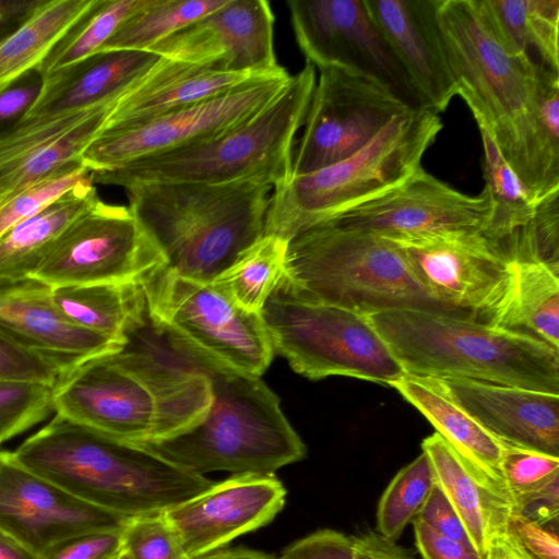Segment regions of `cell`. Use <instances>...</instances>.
<instances>
[{"instance_id": "cell-28", "label": "cell", "mask_w": 559, "mask_h": 559, "mask_svg": "<svg viewBox=\"0 0 559 559\" xmlns=\"http://www.w3.org/2000/svg\"><path fill=\"white\" fill-rule=\"evenodd\" d=\"M91 176L0 238V280L31 277L66 228L97 200Z\"/></svg>"}, {"instance_id": "cell-55", "label": "cell", "mask_w": 559, "mask_h": 559, "mask_svg": "<svg viewBox=\"0 0 559 559\" xmlns=\"http://www.w3.org/2000/svg\"><path fill=\"white\" fill-rule=\"evenodd\" d=\"M36 554L0 530V559H39Z\"/></svg>"}, {"instance_id": "cell-16", "label": "cell", "mask_w": 559, "mask_h": 559, "mask_svg": "<svg viewBox=\"0 0 559 559\" xmlns=\"http://www.w3.org/2000/svg\"><path fill=\"white\" fill-rule=\"evenodd\" d=\"M287 5L307 62L318 69L337 67L359 73L391 90L413 110L427 108L364 0H289Z\"/></svg>"}, {"instance_id": "cell-21", "label": "cell", "mask_w": 559, "mask_h": 559, "mask_svg": "<svg viewBox=\"0 0 559 559\" xmlns=\"http://www.w3.org/2000/svg\"><path fill=\"white\" fill-rule=\"evenodd\" d=\"M0 334L69 369L123 346L69 321L50 286L33 277L0 280Z\"/></svg>"}, {"instance_id": "cell-23", "label": "cell", "mask_w": 559, "mask_h": 559, "mask_svg": "<svg viewBox=\"0 0 559 559\" xmlns=\"http://www.w3.org/2000/svg\"><path fill=\"white\" fill-rule=\"evenodd\" d=\"M504 445L559 457V395L462 378L438 379Z\"/></svg>"}, {"instance_id": "cell-24", "label": "cell", "mask_w": 559, "mask_h": 559, "mask_svg": "<svg viewBox=\"0 0 559 559\" xmlns=\"http://www.w3.org/2000/svg\"><path fill=\"white\" fill-rule=\"evenodd\" d=\"M255 78L261 76L225 72L160 57L117 99L102 131L145 122L222 95Z\"/></svg>"}, {"instance_id": "cell-49", "label": "cell", "mask_w": 559, "mask_h": 559, "mask_svg": "<svg viewBox=\"0 0 559 559\" xmlns=\"http://www.w3.org/2000/svg\"><path fill=\"white\" fill-rule=\"evenodd\" d=\"M416 519L420 520L443 536L474 549L469 536L457 513L436 483Z\"/></svg>"}, {"instance_id": "cell-52", "label": "cell", "mask_w": 559, "mask_h": 559, "mask_svg": "<svg viewBox=\"0 0 559 559\" xmlns=\"http://www.w3.org/2000/svg\"><path fill=\"white\" fill-rule=\"evenodd\" d=\"M353 559H416L406 549L402 548L378 532L352 536Z\"/></svg>"}, {"instance_id": "cell-12", "label": "cell", "mask_w": 559, "mask_h": 559, "mask_svg": "<svg viewBox=\"0 0 559 559\" xmlns=\"http://www.w3.org/2000/svg\"><path fill=\"white\" fill-rule=\"evenodd\" d=\"M164 265L163 254L130 209L98 199L66 228L31 277L50 287L140 285Z\"/></svg>"}, {"instance_id": "cell-48", "label": "cell", "mask_w": 559, "mask_h": 559, "mask_svg": "<svg viewBox=\"0 0 559 559\" xmlns=\"http://www.w3.org/2000/svg\"><path fill=\"white\" fill-rule=\"evenodd\" d=\"M507 531L532 559H559L558 526L512 512Z\"/></svg>"}, {"instance_id": "cell-40", "label": "cell", "mask_w": 559, "mask_h": 559, "mask_svg": "<svg viewBox=\"0 0 559 559\" xmlns=\"http://www.w3.org/2000/svg\"><path fill=\"white\" fill-rule=\"evenodd\" d=\"M53 390L40 382L0 380V444L53 412Z\"/></svg>"}, {"instance_id": "cell-37", "label": "cell", "mask_w": 559, "mask_h": 559, "mask_svg": "<svg viewBox=\"0 0 559 559\" xmlns=\"http://www.w3.org/2000/svg\"><path fill=\"white\" fill-rule=\"evenodd\" d=\"M147 0H97L59 40L38 69L41 80L94 55Z\"/></svg>"}, {"instance_id": "cell-30", "label": "cell", "mask_w": 559, "mask_h": 559, "mask_svg": "<svg viewBox=\"0 0 559 559\" xmlns=\"http://www.w3.org/2000/svg\"><path fill=\"white\" fill-rule=\"evenodd\" d=\"M97 0H41L28 17L0 41V92L38 71L59 40Z\"/></svg>"}, {"instance_id": "cell-9", "label": "cell", "mask_w": 559, "mask_h": 559, "mask_svg": "<svg viewBox=\"0 0 559 559\" xmlns=\"http://www.w3.org/2000/svg\"><path fill=\"white\" fill-rule=\"evenodd\" d=\"M442 127L435 110H413L395 118L352 156L292 176L270 195L262 236L288 242L304 230L399 186L421 168L423 157Z\"/></svg>"}, {"instance_id": "cell-13", "label": "cell", "mask_w": 559, "mask_h": 559, "mask_svg": "<svg viewBox=\"0 0 559 559\" xmlns=\"http://www.w3.org/2000/svg\"><path fill=\"white\" fill-rule=\"evenodd\" d=\"M319 79L293 150L292 176L336 164L366 146L413 109L391 90L359 73L319 69Z\"/></svg>"}, {"instance_id": "cell-44", "label": "cell", "mask_w": 559, "mask_h": 559, "mask_svg": "<svg viewBox=\"0 0 559 559\" xmlns=\"http://www.w3.org/2000/svg\"><path fill=\"white\" fill-rule=\"evenodd\" d=\"M70 370L0 334V380L32 381L56 386Z\"/></svg>"}, {"instance_id": "cell-35", "label": "cell", "mask_w": 559, "mask_h": 559, "mask_svg": "<svg viewBox=\"0 0 559 559\" xmlns=\"http://www.w3.org/2000/svg\"><path fill=\"white\" fill-rule=\"evenodd\" d=\"M484 147V178L490 215L481 233L497 243L533 218L537 202L502 157L497 146L479 131Z\"/></svg>"}, {"instance_id": "cell-54", "label": "cell", "mask_w": 559, "mask_h": 559, "mask_svg": "<svg viewBox=\"0 0 559 559\" xmlns=\"http://www.w3.org/2000/svg\"><path fill=\"white\" fill-rule=\"evenodd\" d=\"M485 559H532L508 531L489 540Z\"/></svg>"}, {"instance_id": "cell-20", "label": "cell", "mask_w": 559, "mask_h": 559, "mask_svg": "<svg viewBox=\"0 0 559 559\" xmlns=\"http://www.w3.org/2000/svg\"><path fill=\"white\" fill-rule=\"evenodd\" d=\"M285 498L286 489L275 475H231L163 513L186 556L198 559L269 524Z\"/></svg>"}, {"instance_id": "cell-39", "label": "cell", "mask_w": 559, "mask_h": 559, "mask_svg": "<svg viewBox=\"0 0 559 559\" xmlns=\"http://www.w3.org/2000/svg\"><path fill=\"white\" fill-rule=\"evenodd\" d=\"M121 95L83 109L19 120L0 131V170L68 133Z\"/></svg>"}, {"instance_id": "cell-56", "label": "cell", "mask_w": 559, "mask_h": 559, "mask_svg": "<svg viewBox=\"0 0 559 559\" xmlns=\"http://www.w3.org/2000/svg\"><path fill=\"white\" fill-rule=\"evenodd\" d=\"M198 559H276L263 552L249 549L218 550Z\"/></svg>"}, {"instance_id": "cell-29", "label": "cell", "mask_w": 559, "mask_h": 559, "mask_svg": "<svg viewBox=\"0 0 559 559\" xmlns=\"http://www.w3.org/2000/svg\"><path fill=\"white\" fill-rule=\"evenodd\" d=\"M510 284L490 324L530 333L559 349V271L510 260Z\"/></svg>"}, {"instance_id": "cell-45", "label": "cell", "mask_w": 559, "mask_h": 559, "mask_svg": "<svg viewBox=\"0 0 559 559\" xmlns=\"http://www.w3.org/2000/svg\"><path fill=\"white\" fill-rule=\"evenodd\" d=\"M521 234L532 260L559 271V191L538 202Z\"/></svg>"}, {"instance_id": "cell-34", "label": "cell", "mask_w": 559, "mask_h": 559, "mask_svg": "<svg viewBox=\"0 0 559 559\" xmlns=\"http://www.w3.org/2000/svg\"><path fill=\"white\" fill-rule=\"evenodd\" d=\"M512 43L534 62L559 72V0H487Z\"/></svg>"}, {"instance_id": "cell-19", "label": "cell", "mask_w": 559, "mask_h": 559, "mask_svg": "<svg viewBox=\"0 0 559 559\" xmlns=\"http://www.w3.org/2000/svg\"><path fill=\"white\" fill-rule=\"evenodd\" d=\"M489 215L485 190L465 194L421 167L399 186L320 224L396 237L456 228L483 230Z\"/></svg>"}, {"instance_id": "cell-47", "label": "cell", "mask_w": 559, "mask_h": 559, "mask_svg": "<svg viewBox=\"0 0 559 559\" xmlns=\"http://www.w3.org/2000/svg\"><path fill=\"white\" fill-rule=\"evenodd\" d=\"M277 559H353V538L323 528L296 540Z\"/></svg>"}, {"instance_id": "cell-6", "label": "cell", "mask_w": 559, "mask_h": 559, "mask_svg": "<svg viewBox=\"0 0 559 559\" xmlns=\"http://www.w3.org/2000/svg\"><path fill=\"white\" fill-rule=\"evenodd\" d=\"M123 189L166 267L204 283L262 237L273 190L258 181L146 182Z\"/></svg>"}, {"instance_id": "cell-41", "label": "cell", "mask_w": 559, "mask_h": 559, "mask_svg": "<svg viewBox=\"0 0 559 559\" xmlns=\"http://www.w3.org/2000/svg\"><path fill=\"white\" fill-rule=\"evenodd\" d=\"M90 176L91 171L82 163H78L11 197L0 205V238L21 222L40 213Z\"/></svg>"}, {"instance_id": "cell-5", "label": "cell", "mask_w": 559, "mask_h": 559, "mask_svg": "<svg viewBox=\"0 0 559 559\" xmlns=\"http://www.w3.org/2000/svg\"><path fill=\"white\" fill-rule=\"evenodd\" d=\"M367 317L405 373L559 395V349L530 333L425 309Z\"/></svg>"}, {"instance_id": "cell-1", "label": "cell", "mask_w": 559, "mask_h": 559, "mask_svg": "<svg viewBox=\"0 0 559 559\" xmlns=\"http://www.w3.org/2000/svg\"><path fill=\"white\" fill-rule=\"evenodd\" d=\"M438 22L457 95L479 131L534 201L558 192L559 131L539 118V63L506 35L487 0H439Z\"/></svg>"}, {"instance_id": "cell-57", "label": "cell", "mask_w": 559, "mask_h": 559, "mask_svg": "<svg viewBox=\"0 0 559 559\" xmlns=\"http://www.w3.org/2000/svg\"><path fill=\"white\" fill-rule=\"evenodd\" d=\"M116 559H130L129 556L122 550Z\"/></svg>"}, {"instance_id": "cell-26", "label": "cell", "mask_w": 559, "mask_h": 559, "mask_svg": "<svg viewBox=\"0 0 559 559\" xmlns=\"http://www.w3.org/2000/svg\"><path fill=\"white\" fill-rule=\"evenodd\" d=\"M389 386L417 408L464 462L511 502L501 467L504 444L462 408L438 379L404 373Z\"/></svg>"}, {"instance_id": "cell-17", "label": "cell", "mask_w": 559, "mask_h": 559, "mask_svg": "<svg viewBox=\"0 0 559 559\" xmlns=\"http://www.w3.org/2000/svg\"><path fill=\"white\" fill-rule=\"evenodd\" d=\"M130 519L75 498L0 451V530L38 557L76 536L122 531Z\"/></svg>"}, {"instance_id": "cell-27", "label": "cell", "mask_w": 559, "mask_h": 559, "mask_svg": "<svg viewBox=\"0 0 559 559\" xmlns=\"http://www.w3.org/2000/svg\"><path fill=\"white\" fill-rule=\"evenodd\" d=\"M435 483L462 521L474 549L485 558L491 537L508 528L511 502L474 472L437 432L425 438Z\"/></svg>"}, {"instance_id": "cell-18", "label": "cell", "mask_w": 559, "mask_h": 559, "mask_svg": "<svg viewBox=\"0 0 559 559\" xmlns=\"http://www.w3.org/2000/svg\"><path fill=\"white\" fill-rule=\"evenodd\" d=\"M146 51L211 69L266 76L284 70L274 50V14L264 0H227Z\"/></svg>"}, {"instance_id": "cell-50", "label": "cell", "mask_w": 559, "mask_h": 559, "mask_svg": "<svg viewBox=\"0 0 559 559\" xmlns=\"http://www.w3.org/2000/svg\"><path fill=\"white\" fill-rule=\"evenodd\" d=\"M413 524L415 545L423 559H485L473 548L443 536L418 519Z\"/></svg>"}, {"instance_id": "cell-2", "label": "cell", "mask_w": 559, "mask_h": 559, "mask_svg": "<svg viewBox=\"0 0 559 559\" xmlns=\"http://www.w3.org/2000/svg\"><path fill=\"white\" fill-rule=\"evenodd\" d=\"M211 402L207 378L147 314L129 330L121 349L72 368L53 390L57 415L134 444L191 428Z\"/></svg>"}, {"instance_id": "cell-15", "label": "cell", "mask_w": 559, "mask_h": 559, "mask_svg": "<svg viewBox=\"0 0 559 559\" xmlns=\"http://www.w3.org/2000/svg\"><path fill=\"white\" fill-rule=\"evenodd\" d=\"M289 79L284 69L145 122L102 131L82 153L81 163L90 171L112 169L210 138L254 116L282 92Z\"/></svg>"}, {"instance_id": "cell-42", "label": "cell", "mask_w": 559, "mask_h": 559, "mask_svg": "<svg viewBox=\"0 0 559 559\" xmlns=\"http://www.w3.org/2000/svg\"><path fill=\"white\" fill-rule=\"evenodd\" d=\"M502 475L512 508L526 496L559 479V457L504 445Z\"/></svg>"}, {"instance_id": "cell-33", "label": "cell", "mask_w": 559, "mask_h": 559, "mask_svg": "<svg viewBox=\"0 0 559 559\" xmlns=\"http://www.w3.org/2000/svg\"><path fill=\"white\" fill-rule=\"evenodd\" d=\"M115 103L102 108L55 141L2 168L0 170V205L29 186L81 163L82 153L102 131Z\"/></svg>"}, {"instance_id": "cell-7", "label": "cell", "mask_w": 559, "mask_h": 559, "mask_svg": "<svg viewBox=\"0 0 559 559\" xmlns=\"http://www.w3.org/2000/svg\"><path fill=\"white\" fill-rule=\"evenodd\" d=\"M316 81L314 66L306 62L271 103L246 121L191 144L91 171V179L94 185L122 188L146 182L258 181L274 189L292 177L295 136Z\"/></svg>"}, {"instance_id": "cell-25", "label": "cell", "mask_w": 559, "mask_h": 559, "mask_svg": "<svg viewBox=\"0 0 559 559\" xmlns=\"http://www.w3.org/2000/svg\"><path fill=\"white\" fill-rule=\"evenodd\" d=\"M160 57L146 50L98 52L41 80L37 98L20 120L83 109L121 95Z\"/></svg>"}, {"instance_id": "cell-3", "label": "cell", "mask_w": 559, "mask_h": 559, "mask_svg": "<svg viewBox=\"0 0 559 559\" xmlns=\"http://www.w3.org/2000/svg\"><path fill=\"white\" fill-rule=\"evenodd\" d=\"M12 453L75 498L127 518L164 512L216 483L57 414Z\"/></svg>"}, {"instance_id": "cell-10", "label": "cell", "mask_w": 559, "mask_h": 559, "mask_svg": "<svg viewBox=\"0 0 559 559\" xmlns=\"http://www.w3.org/2000/svg\"><path fill=\"white\" fill-rule=\"evenodd\" d=\"M261 317L274 354L308 379L346 376L390 385L405 373L359 312L299 297L278 283Z\"/></svg>"}, {"instance_id": "cell-53", "label": "cell", "mask_w": 559, "mask_h": 559, "mask_svg": "<svg viewBox=\"0 0 559 559\" xmlns=\"http://www.w3.org/2000/svg\"><path fill=\"white\" fill-rule=\"evenodd\" d=\"M41 0H0V41L17 28Z\"/></svg>"}, {"instance_id": "cell-8", "label": "cell", "mask_w": 559, "mask_h": 559, "mask_svg": "<svg viewBox=\"0 0 559 559\" xmlns=\"http://www.w3.org/2000/svg\"><path fill=\"white\" fill-rule=\"evenodd\" d=\"M280 284L365 316L397 309L455 314L424 288L397 243L367 230L318 224L296 235Z\"/></svg>"}, {"instance_id": "cell-14", "label": "cell", "mask_w": 559, "mask_h": 559, "mask_svg": "<svg viewBox=\"0 0 559 559\" xmlns=\"http://www.w3.org/2000/svg\"><path fill=\"white\" fill-rule=\"evenodd\" d=\"M388 238L403 250L417 280L433 299L455 314L490 322L507 294L510 263L480 229H443Z\"/></svg>"}, {"instance_id": "cell-46", "label": "cell", "mask_w": 559, "mask_h": 559, "mask_svg": "<svg viewBox=\"0 0 559 559\" xmlns=\"http://www.w3.org/2000/svg\"><path fill=\"white\" fill-rule=\"evenodd\" d=\"M121 551V531L96 532L64 540L39 559H116Z\"/></svg>"}, {"instance_id": "cell-31", "label": "cell", "mask_w": 559, "mask_h": 559, "mask_svg": "<svg viewBox=\"0 0 559 559\" xmlns=\"http://www.w3.org/2000/svg\"><path fill=\"white\" fill-rule=\"evenodd\" d=\"M51 299L72 323L124 345L126 335L145 313L139 284L56 286Z\"/></svg>"}, {"instance_id": "cell-51", "label": "cell", "mask_w": 559, "mask_h": 559, "mask_svg": "<svg viewBox=\"0 0 559 559\" xmlns=\"http://www.w3.org/2000/svg\"><path fill=\"white\" fill-rule=\"evenodd\" d=\"M41 83L40 75L34 71L0 92V124L17 122L37 98Z\"/></svg>"}, {"instance_id": "cell-32", "label": "cell", "mask_w": 559, "mask_h": 559, "mask_svg": "<svg viewBox=\"0 0 559 559\" xmlns=\"http://www.w3.org/2000/svg\"><path fill=\"white\" fill-rule=\"evenodd\" d=\"M287 246L276 236H262L211 283L240 308L261 313L283 276Z\"/></svg>"}, {"instance_id": "cell-11", "label": "cell", "mask_w": 559, "mask_h": 559, "mask_svg": "<svg viewBox=\"0 0 559 559\" xmlns=\"http://www.w3.org/2000/svg\"><path fill=\"white\" fill-rule=\"evenodd\" d=\"M140 286L158 331L237 370L260 377L269 368L274 350L261 313L240 308L212 283L179 276L166 265Z\"/></svg>"}, {"instance_id": "cell-22", "label": "cell", "mask_w": 559, "mask_h": 559, "mask_svg": "<svg viewBox=\"0 0 559 559\" xmlns=\"http://www.w3.org/2000/svg\"><path fill=\"white\" fill-rule=\"evenodd\" d=\"M364 4L426 107L438 114L445 110L457 91L440 33L439 0H364Z\"/></svg>"}, {"instance_id": "cell-4", "label": "cell", "mask_w": 559, "mask_h": 559, "mask_svg": "<svg viewBox=\"0 0 559 559\" xmlns=\"http://www.w3.org/2000/svg\"><path fill=\"white\" fill-rule=\"evenodd\" d=\"M174 340L210 381V408L191 428L138 445L200 476L218 471L233 475H275L281 467L305 457V443L281 409L278 396L260 377L231 368Z\"/></svg>"}, {"instance_id": "cell-38", "label": "cell", "mask_w": 559, "mask_h": 559, "mask_svg": "<svg viewBox=\"0 0 559 559\" xmlns=\"http://www.w3.org/2000/svg\"><path fill=\"white\" fill-rule=\"evenodd\" d=\"M435 478L428 456L421 453L401 468L384 489L377 509V532L396 542L424 507Z\"/></svg>"}, {"instance_id": "cell-36", "label": "cell", "mask_w": 559, "mask_h": 559, "mask_svg": "<svg viewBox=\"0 0 559 559\" xmlns=\"http://www.w3.org/2000/svg\"><path fill=\"white\" fill-rule=\"evenodd\" d=\"M226 1L147 0L120 25L98 52L147 50L159 40L217 10Z\"/></svg>"}, {"instance_id": "cell-43", "label": "cell", "mask_w": 559, "mask_h": 559, "mask_svg": "<svg viewBox=\"0 0 559 559\" xmlns=\"http://www.w3.org/2000/svg\"><path fill=\"white\" fill-rule=\"evenodd\" d=\"M121 536L130 559H189L163 512L131 518Z\"/></svg>"}]
</instances>
